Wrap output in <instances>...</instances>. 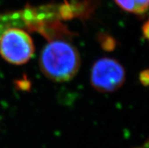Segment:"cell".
I'll return each mask as SVG.
<instances>
[{"mask_svg": "<svg viewBox=\"0 0 149 148\" xmlns=\"http://www.w3.org/2000/svg\"><path fill=\"white\" fill-rule=\"evenodd\" d=\"M117 6L123 11L136 14V8L134 0H114Z\"/></svg>", "mask_w": 149, "mask_h": 148, "instance_id": "4", "label": "cell"}, {"mask_svg": "<svg viewBox=\"0 0 149 148\" xmlns=\"http://www.w3.org/2000/svg\"><path fill=\"white\" fill-rule=\"evenodd\" d=\"M133 148H149V138L145 141V143H143L142 145H140V146L136 147Z\"/></svg>", "mask_w": 149, "mask_h": 148, "instance_id": "9", "label": "cell"}, {"mask_svg": "<svg viewBox=\"0 0 149 148\" xmlns=\"http://www.w3.org/2000/svg\"><path fill=\"white\" fill-rule=\"evenodd\" d=\"M136 15H143L149 9V0H134Z\"/></svg>", "mask_w": 149, "mask_h": 148, "instance_id": "6", "label": "cell"}, {"mask_svg": "<svg viewBox=\"0 0 149 148\" xmlns=\"http://www.w3.org/2000/svg\"><path fill=\"white\" fill-rule=\"evenodd\" d=\"M140 82L146 86L149 85V69H146L140 73Z\"/></svg>", "mask_w": 149, "mask_h": 148, "instance_id": "7", "label": "cell"}, {"mask_svg": "<svg viewBox=\"0 0 149 148\" xmlns=\"http://www.w3.org/2000/svg\"><path fill=\"white\" fill-rule=\"evenodd\" d=\"M100 39V42L102 44V47H103L104 49H105V50L111 51L115 48V40H113L112 37L103 35V36H102Z\"/></svg>", "mask_w": 149, "mask_h": 148, "instance_id": "5", "label": "cell"}, {"mask_svg": "<svg viewBox=\"0 0 149 148\" xmlns=\"http://www.w3.org/2000/svg\"><path fill=\"white\" fill-rule=\"evenodd\" d=\"M90 79L93 87L98 92H113L123 86L126 72L117 60L103 58L93 64Z\"/></svg>", "mask_w": 149, "mask_h": 148, "instance_id": "3", "label": "cell"}, {"mask_svg": "<svg viewBox=\"0 0 149 148\" xmlns=\"http://www.w3.org/2000/svg\"><path fill=\"white\" fill-rule=\"evenodd\" d=\"M33 42L26 31L9 27L0 36V54L10 64H26L34 54Z\"/></svg>", "mask_w": 149, "mask_h": 148, "instance_id": "2", "label": "cell"}, {"mask_svg": "<svg viewBox=\"0 0 149 148\" xmlns=\"http://www.w3.org/2000/svg\"><path fill=\"white\" fill-rule=\"evenodd\" d=\"M142 33H143L144 37L149 42V18L142 26Z\"/></svg>", "mask_w": 149, "mask_h": 148, "instance_id": "8", "label": "cell"}, {"mask_svg": "<svg viewBox=\"0 0 149 148\" xmlns=\"http://www.w3.org/2000/svg\"><path fill=\"white\" fill-rule=\"evenodd\" d=\"M77 49L64 40H51L45 45L40 56L41 71L48 79L57 83L70 80L80 67Z\"/></svg>", "mask_w": 149, "mask_h": 148, "instance_id": "1", "label": "cell"}]
</instances>
